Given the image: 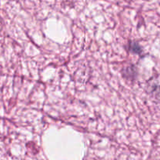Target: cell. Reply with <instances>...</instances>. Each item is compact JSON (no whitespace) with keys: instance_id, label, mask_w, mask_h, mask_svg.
Returning <instances> with one entry per match:
<instances>
[{"instance_id":"cell-1","label":"cell","mask_w":160,"mask_h":160,"mask_svg":"<svg viewBox=\"0 0 160 160\" xmlns=\"http://www.w3.org/2000/svg\"><path fill=\"white\" fill-rule=\"evenodd\" d=\"M130 50L135 53H141V47H139L138 43H137V42H130Z\"/></svg>"}]
</instances>
